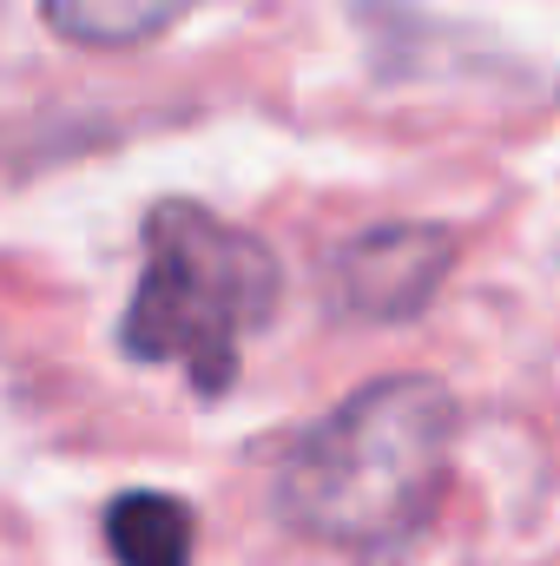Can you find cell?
Here are the masks:
<instances>
[{"label": "cell", "instance_id": "obj_1", "mask_svg": "<svg viewBox=\"0 0 560 566\" xmlns=\"http://www.w3.org/2000/svg\"><path fill=\"white\" fill-rule=\"evenodd\" d=\"M455 396L435 376H383L336 402L278 468V521L336 554L409 547L442 507Z\"/></svg>", "mask_w": 560, "mask_h": 566}, {"label": "cell", "instance_id": "obj_3", "mask_svg": "<svg viewBox=\"0 0 560 566\" xmlns=\"http://www.w3.org/2000/svg\"><path fill=\"white\" fill-rule=\"evenodd\" d=\"M448 271H455L448 224H376V231L330 251L323 296L350 323H409L435 303Z\"/></svg>", "mask_w": 560, "mask_h": 566}, {"label": "cell", "instance_id": "obj_4", "mask_svg": "<svg viewBox=\"0 0 560 566\" xmlns=\"http://www.w3.org/2000/svg\"><path fill=\"white\" fill-rule=\"evenodd\" d=\"M191 507L178 494L158 488H133L106 507V547L120 566H191Z\"/></svg>", "mask_w": 560, "mask_h": 566}, {"label": "cell", "instance_id": "obj_5", "mask_svg": "<svg viewBox=\"0 0 560 566\" xmlns=\"http://www.w3.org/2000/svg\"><path fill=\"white\" fill-rule=\"evenodd\" d=\"M40 7H46V27L60 40L120 53V46H145L165 27H178L198 0H40Z\"/></svg>", "mask_w": 560, "mask_h": 566}, {"label": "cell", "instance_id": "obj_2", "mask_svg": "<svg viewBox=\"0 0 560 566\" xmlns=\"http://www.w3.org/2000/svg\"><path fill=\"white\" fill-rule=\"evenodd\" d=\"M278 283L265 238L191 198H165L145 218V271L120 323V349L133 363H178L198 396H225L245 336L278 310Z\"/></svg>", "mask_w": 560, "mask_h": 566}]
</instances>
